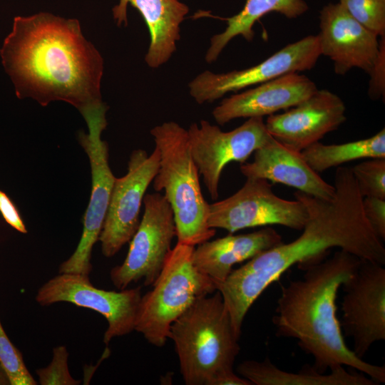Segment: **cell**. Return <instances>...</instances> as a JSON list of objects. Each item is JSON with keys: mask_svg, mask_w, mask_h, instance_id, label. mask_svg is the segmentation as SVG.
Returning <instances> with one entry per match:
<instances>
[{"mask_svg": "<svg viewBox=\"0 0 385 385\" xmlns=\"http://www.w3.org/2000/svg\"><path fill=\"white\" fill-rule=\"evenodd\" d=\"M334 186V196L329 200L297 191L295 198L304 203L308 213L301 235L292 242H282L247 260L232 270L217 286L239 338L251 306L292 266L298 265L304 268L321 262L334 247L384 265V242L365 217L363 197L350 168H337Z\"/></svg>", "mask_w": 385, "mask_h": 385, "instance_id": "6da1fadb", "label": "cell"}, {"mask_svg": "<svg viewBox=\"0 0 385 385\" xmlns=\"http://www.w3.org/2000/svg\"><path fill=\"white\" fill-rule=\"evenodd\" d=\"M16 96L64 101L81 113L103 103V59L77 19L48 12L16 16L0 49Z\"/></svg>", "mask_w": 385, "mask_h": 385, "instance_id": "7a4b0ae2", "label": "cell"}, {"mask_svg": "<svg viewBox=\"0 0 385 385\" xmlns=\"http://www.w3.org/2000/svg\"><path fill=\"white\" fill-rule=\"evenodd\" d=\"M361 259L338 249L333 255L303 268L302 279L282 287L272 322L278 337L292 338L320 373L348 366L376 384L385 382V366L368 363L348 347L337 317L339 288L356 272Z\"/></svg>", "mask_w": 385, "mask_h": 385, "instance_id": "3957f363", "label": "cell"}, {"mask_svg": "<svg viewBox=\"0 0 385 385\" xmlns=\"http://www.w3.org/2000/svg\"><path fill=\"white\" fill-rule=\"evenodd\" d=\"M180 371L187 385H240L233 370L240 352L230 313L219 291L198 298L171 325Z\"/></svg>", "mask_w": 385, "mask_h": 385, "instance_id": "277c9868", "label": "cell"}, {"mask_svg": "<svg viewBox=\"0 0 385 385\" xmlns=\"http://www.w3.org/2000/svg\"><path fill=\"white\" fill-rule=\"evenodd\" d=\"M150 134L160 153L153 188L165 192L173 212L178 242L195 247L210 240L216 230L208 225L210 204L201 190L187 130L168 121L153 128Z\"/></svg>", "mask_w": 385, "mask_h": 385, "instance_id": "5b68a950", "label": "cell"}, {"mask_svg": "<svg viewBox=\"0 0 385 385\" xmlns=\"http://www.w3.org/2000/svg\"><path fill=\"white\" fill-rule=\"evenodd\" d=\"M194 249L177 242L152 289L141 297L134 330L157 347L165 344L172 324L195 300L216 292L213 281L194 266Z\"/></svg>", "mask_w": 385, "mask_h": 385, "instance_id": "8992f818", "label": "cell"}, {"mask_svg": "<svg viewBox=\"0 0 385 385\" xmlns=\"http://www.w3.org/2000/svg\"><path fill=\"white\" fill-rule=\"evenodd\" d=\"M108 106L103 103L81 113L88 132L78 133V142L87 154L91 171L90 200L83 220V232L78 245L59 266V273L78 274L89 277L93 245L98 240L115 180L108 163V143L101 138L107 126Z\"/></svg>", "mask_w": 385, "mask_h": 385, "instance_id": "52a82bcc", "label": "cell"}, {"mask_svg": "<svg viewBox=\"0 0 385 385\" xmlns=\"http://www.w3.org/2000/svg\"><path fill=\"white\" fill-rule=\"evenodd\" d=\"M143 204L144 212L130 240L126 257L110 272L111 280L119 290L140 279H143L145 286H152L165 265L176 236L173 212L164 195L159 192L146 194Z\"/></svg>", "mask_w": 385, "mask_h": 385, "instance_id": "ba28073f", "label": "cell"}, {"mask_svg": "<svg viewBox=\"0 0 385 385\" xmlns=\"http://www.w3.org/2000/svg\"><path fill=\"white\" fill-rule=\"evenodd\" d=\"M307 217V208L300 200L277 196L265 179L247 178L233 195L209 205L208 225L230 234L274 225L302 230Z\"/></svg>", "mask_w": 385, "mask_h": 385, "instance_id": "9c48e42d", "label": "cell"}, {"mask_svg": "<svg viewBox=\"0 0 385 385\" xmlns=\"http://www.w3.org/2000/svg\"><path fill=\"white\" fill-rule=\"evenodd\" d=\"M191 155L212 200L218 198L219 183L231 162L244 163L271 137L262 117L249 118L240 126L225 132L202 120L187 130Z\"/></svg>", "mask_w": 385, "mask_h": 385, "instance_id": "30bf717a", "label": "cell"}, {"mask_svg": "<svg viewBox=\"0 0 385 385\" xmlns=\"http://www.w3.org/2000/svg\"><path fill=\"white\" fill-rule=\"evenodd\" d=\"M141 297L140 287L105 290L94 287L88 276L59 273L38 289L36 300L42 306L68 302L101 314L108 322L103 336V342L108 344L114 337L135 329Z\"/></svg>", "mask_w": 385, "mask_h": 385, "instance_id": "8fae6325", "label": "cell"}, {"mask_svg": "<svg viewBox=\"0 0 385 385\" xmlns=\"http://www.w3.org/2000/svg\"><path fill=\"white\" fill-rule=\"evenodd\" d=\"M342 287L341 329L352 339L351 350L363 359L372 344L385 339V268L361 260Z\"/></svg>", "mask_w": 385, "mask_h": 385, "instance_id": "7c38bea8", "label": "cell"}, {"mask_svg": "<svg viewBox=\"0 0 385 385\" xmlns=\"http://www.w3.org/2000/svg\"><path fill=\"white\" fill-rule=\"evenodd\" d=\"M321 56L317 35L307 36L289 43L252 67L222 73L203 71L190 82V94L197 103H212L227 93L237 92L289 73L310 70Z\"/></svg>", "mask_w": 385, "mask_h": 385, "instance_id": "4fadbf2b", "label": "cell"}, {"mask_svg": "<svg viewBox=\"0 0 385 385\" xmlns=\"http://www.w3.org/2000/svg\"><path fill=\"white\" fill-rule=\"evenodd\" d=\"M159 165L160 153L155 147L150 155L138 149L130 154L127 173L115 178L98 239L106 257H113L136 232L143 198Z\"/></svg>", "mask_w": 385, "mask_h": 385, "instance_id": "5bb4252c", "label": "cell"}, {"mask_svg": "<svg viewBox=\"0 0 385 385\" xmlns=\"http://www.w3.org/2000/svg\"><path fill=\"white\" fill-rule=\"evenodd\" d=\"M345 113V104L339 96L317 89L288 111L269 115L265 126L275 140L301 152L342 125L346 120Z\"/></svg>", "mask_w": 385, "mask_h": 385, "instance_id": "9a60e30c", "label": "cell"}, {"mask_svg": "<svg viewBox=\"0 0 385 385\" xmlns=\"http://www.w3.org/2000/svg\"><path fill=\"white\" fill-rule=\"evenodd\" d=\"M319 30L321 55L333 61L337 74L344 75L353 68L370 73L379 52V36L352 18L339 2L322 9Z\"/></svg>", "mask_w": 385, "mask_h": 385, "instance_id": "2e32d148", "label": "cell"}, {"mask_svg": "<svg viewBox=\"0 0 385 385\" xmlns=\"http://www.w3.org/2000/svg\"><path fill=\"white\" fill-rule=\"evenodd\" d=\"M317 89L307 76L289 73L225 98L212 113L221 125L236 118H263L297 106Z\"/></svg>", "mask_w": 385, "mask_h": 385, "instance_id": "e0dca14e", "label": "cell"}, {"mask_svg": "<svg viewBox=\"0 0 385 385\" xmlns=\"http://www.w3.org/2000/svg\"><path fill=\"white\" fill-rule=\"evenodd\" d=\"M240 170L246 178L284 184L322 200H331L335 194L334 186L307 164L301 152L289 148L272 136L254 152L253 160L242 163Z\"/></svg>", "mask_w": 385, "mask_h": 385, "instance_id": "ac0fdd59", "label": "cell"}, {"mask_svg": "<svg viewBox=\"0 0 385 385\" xmlns=\"http://www.w3.org/2000/svg\"><path fill=\"white\" fill-rule=\"evenodd\" d=\"M139 11L150 33V41L145 61L150 68L165 63L176 51L180 24L189 12L180 0H120L113 9L117 26H127V6Z\"/></svg>", "mask_w": 385, "mask_h": 385, "instance_id": "d6986e66", "label": "cell"}, {"mask_svg": "<svg viewBox=\"0 0 385 385\" xmlns=\"http://www.w3.org/2000/svg\"><path fill=\"white\" fill-rule=\"evenodd\" d=\"M282 242L280 234L270 226L246 234H230L198 245L192 252V262L217 287L225 280L235 265L247 261Z\"/></svg>", "mask_w": 385, "mask_h": 385, "instance_id": "ffe728a7", "label": "cell"}, {"mask_svg": "<svg viewBox=\"0 0 385 385\" xmlns=\"http://www.w3.org/2000/svg\"><path fill=\"white\" fill-rule=\"evenodd\" d=\"M237 373L255 385H374L377 384L364 373L347 371L343 366L325 374L312 366H305L298 373L277 367L269 358L262 361L246 360L237 368Z\"/></svg>", "mask_w": 385, "mask_h": 385, "instance_id": "44dd1931", "label": "cell"}, {"mask_svg": "<svg viewBox=\"0 0 385 385\" xmlns=\"http://www.w3.org/2000/svg\"><path fill=\"white\" fill-rule=\"evenodd\" d=\"M308 9L309 6L304 0H246L239 13L224 19L227 22L226 29L211 38L205 59L207 63L216 61L225 47L237 36L240 35L251 41L255 35L252 29L255 23L268 13L274 11L288 19H295Z\"/></svg>", "mask_w": 385, "mask_h": 385, "instance_id": "7402d4cb", "label": "cell"}, {"mask_svg": "<svg viewBox=\"0 0 385 385\" xmlns=\"http://www.w3.org/2000/svg\"><path fill=\"white\" fill-rule=\"evenodd\" d=\"M307 164L317 173L362 158H385L384 128L371 137L342 144L317 142L301 151Z\"/></svg>", "mask_w": 385, "mask_h": 385, "instance_id": "603a6c76", "label": "cell"}, {"mask_svg": "<svg viewBox=\"0 0 385 385\" xmlns=\"http://www.w3.org/2000/svg\"><path fill=\"white\" fill-rule=\"evenodd\" d=\"M362 197L385 199V158H373L351 168Z\"/></svg>", "mask_w": 385, "mask_h": 385, "instance_id": "cb8c5ba5", "label": "cell"}, {"mask_svg": "<svg viewBox=\"0 0 385 385\" xmlns=\"http://www.w3.org/2000/svg\"><path fill=\"white\" fill-rule=\"evenodd\" d=\"M341 6L364 27L385 36V0H339Z\"/></svg>", "mask_w": 385, "mask_h": 385, "instance_id": "d4e9b609", "label": "cell"}, {"mask_svg": "<svg viewBox=\"0 0 385 385\" xmlns=\"http://www.w3.org/2000/svg\"><path fill=\"white\" fill-rule=\"evenodd\" d=\"M0 364L10 385H36L29 371L20 351L12 344L0 321Z\"/></svg>", "mask_w": 385, "mask_h": 385, "instance_id": "484cf974", "label": "cell"}, {"mask_svg": "<svg viewBox=\"0 0 385 385\" xmlns=\"http://www.w3.org/2000/svg\"><path fill=\"white\" fill-rule=\"evenodd\" d=\"M68 352L65 346L53 349L51 363L46 367L36 371L38 382L41 385H78L76 380L71 375L68 366Z\"/></svg>", "mask_w": 385, "mask_h": 385, "instance_id": "4316f807", "label": "cell"}, {"mask_svg": "<svg viewBox=\"0 0 385 385\" xmlns=\"http://www.w3.org/2000/svg\"><path fill=\"white\" fill-rule=\"evenodd\" d=\"M363 212L376 236L385 241V199L365 197L362 200Z\"/></svg>", "mask_w": 385, "mask_h": 385, "instance_id": "83f0119b", "label": "cell"}, {"mask_svg": "<svg viewBox=\"0 0 385 385\" xmlns=\"http://www.w3.org/2000/svg\"><path fill=\"white\" fill-rule=\"evenodd\" d=\"M380 48L374 65L371 70L369 96L372 100L384 96L385 93V36L380 37Z\"/></svg>", "mask_w": 385, "mask_h": 385, "instance_id": "f1b7e54d", "label": "cell"}, {"mask_svg": "<svg viewBox=\"0 0 385 385\" xmlns=\"http://www.w3.org/2000/svg\"><path fill=\"white\" fill-rule=\"evenodd\" d=\"M0 213L5 222L16 231L26 234V227L21 215L10 197L0 190Z\"/></svg>", "mask_w": 385, "mask_h": 385, "instance_id": "f546056e", "label": "cell"}, {"mask_svg": "<svg viewBox=\"0 0 385 385\" xmlns=\"http://www.w3.org/2000/svg\"><path fill=\"white\" fill-rule=\"evenodd\" d=\"M0 385H10L9 378L0 364Z\"/></svg>", "mask_w": 385, "mask_h": 385, "instance_id": "4dcf8cb0", "label": "cell"}]
</instances>
